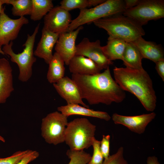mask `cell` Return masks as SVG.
Returning a JSON list of instances; mask_svg holds the SVG:
<instances>
[{
	"instance_id": "cell-8",
	"label": "cell",
	"mask_w": 164,
	"mask_h": 164,
	"mask_svg": "<svg viewBox=\"0 0 164 164\" xmlns=\"http://www.w3.org/2000/svg\"><path fill=\"white\" fill-rule=\"evenodd\" d=\"M122 14L142 26L150 21L164 17V0H141L138 5L126 10Z\"/></svg>"
},
{
	"instance_id": "cell-14",
	"label": "cell",
	"mask_w": 164,
	"mask_h": 164,
	"mask_svg": "<svg viewBox=\"0 0 164 164\" xmlns=\"http://www.w3.org/2000/svg\"><path fill=\"white\" fill-rule=\"evenodd\" d=\"M53 85L59 94L66 101L67 104H80L89 108V106L83 101L78 88L71 78L64 77Z\"/></svg>"
},
{
	"instance_id": "cell-22",
	"label": "cell",
	"mask_w": 164,
	"mask_h": 164,
	"mask_svg": "<svg viewBox=\"0 0 164 164\" xmlns=\"http://www.w3.org/2000/svg\"><path fill=\"white\" fill-rule=\"evenodd\" d=\"M140 52L132 43H127L122 60L126 67L135 69L143 68Z\"/></svg>"
},
{
	"instance_id": "cell-24",
	"label": "cell",
	"mask_w": 164,
	"mask_h": 164,
	"mask_svg": "<svg viewBox=\"0 0 164 164\" xmlns=\"http://www.w3.org/2000/svg\"><path fill=\"white\" fill-rule=\"evenodd\" d=\"M4 4L12 5V14L20 17L31 15L32 6V0H3Z\"/></svg>"
},
{
	"instance_id": "cell-30",
	"label": "cell",
	"mask_w": 164,
	"mask_h": 164,
	"mask_svg": "<svg viewBox=\"0 0 164 164\" xmlns=\"http://www.w3.org/2000/svg\"><path fill=\"white\" fill-rule=\"evenodd\" d=\"M111 136L110 135H103L100 141V149L104 159L107 158L110 155V144Z\"/></svg>"
},
{
	"instance_id": "cell-15",
	"label": "cell",
	"mask_w": 164,
	"mask_h": 164,
	"mask_svg": "<svg viewBox=\"0 0 164 164\" xmlns=\"http://www.w3.org/2000/svg\"><path fill=\"white\" fill-rule=\"evenodd\" d=\"M60 34L51 32L43 27L41 37L34 51V55L43 59L45 62L48 64L53 57V49Z\"/></svg>"
},
{
	"instance_id": "cell-4",
	"label": "cell",
	"mask_w": 164,
	"mask_h": 164,
	"mask_svg": "<svg viewBox=\"0 0 164 164\" xmlns=\"http://www.w3.org/2000/svg\"><path fill=\"white\" fill-rule=\"evenodd\" d=\"M96 130V126L87 118L74 119L68 123L64 142L70 149L84 150L92 145Z\"/></svg>"
},
{
	"instance_id": "cell-29",
	"label": "cell",
	"mask_w": 164,
	"mask_h": 164,
	"mask_svg": "<svg viewBox=\"0 0 164 164\" xmlns=\"http://www.w3.org/2000/svg\"><path fill=\"white\" fill-rule=\"evenodd\" d=\"M30 150L19 151L5 158H0V164H15L26 154Z\"/></svg>"
},
{
	"instance_id": "cell-9",
	"label": "cell",
	"mask_w": 164,
	"mask_h": 164,
	"mask_svg": "<svg viewBox=\"0 0 164 164\" xmlns=\"http://www.w3.org/2000/svg\"><path fill=\"white\" fill-rule=\"evenodd\" d=\"M5 7H2L0 15V53L3 55L2 46L9 44L18 37L22 26L29 22L28 19L24 16L13 19L5 12Z\"/></svg>"
},
{
	"instance_id": "cell-34",
	"label": "cell",
	"mask_w": 164,
	"mask_h": 164,
	"mask_svg": "<svg viewBox=\"0 0 164 164\" xmlns=\"http://www.w3.org/2000/svg\"><path fill=\"white\" fill-rule=\"evenodd\" d=\"M147 164H160L158 158L155 156H150L148 157L147 160Z\"/></svg>"
},
{
	"instance_id": "cell-28",
	"label": "cell",
	"mask_w": 164,
	"mask_h": 164,
	"mask_svg": "<svg viewBox=\"0 0 164 164\" xmlns=\"http://www.w3.org/2000/svg\"><path fill=\"white\" fill-rule=\"evenodd\" d=\"M100 141L93 139L92 145L93 149V154L90 161L87 164H101L104 159L100 148Z\"/></svg>"
},
{
	"instance_id": "cell-10",
	"label": "cell",
	"mask_w": 164,
	"mask_h": 164,
	"mask_svg": "<svg viewBox=\"0 0 164 164\" xmlns=\"http://www.w3.org/2000/svg\"><path fill=\"white\" fill-rule=\"evenodd\" d=\"M75 55L82 56L88 58L96 63L101 70L106 69L113 63L109 60L103 52L100 40L91 42L84 38L76 45Z\"/></svg>"
},
{
	"instance_id": "cell-16",
	"label": "cell",
	"mask_w": 164,
	"mask_h": 164,
	"mask_svg": "<svg viewBox=\"0 0 164 164\" xmlns=\"http://www.w3.org/2000/svg\"><path fill=\"white\" fill-rule=\"evenodd\" d=\"M12 71L8 60L0 59V104L5 103L14 91Z\"/></svg>"
},
{
	"instance_id": "cell-36",
	"label": "cell",
	"mask_w": 164,
	"mask_h": 164,
	"mask_svg": "<svg viewBox=\"0 0 164 164\" xmlns=\"http://www.w3.org/2000/svg\"><path fill=\"white\" fill-rule=\"evenodd\" d=\"M0 141L3 142H5V139L4 138L0 135Z\"/></svg>"
},
{
	"instance_id": "cell-25",
	"label": "cell",
	"mask_w": 164,
	"mask_h": 164,
	"mask_svg": "<svg viewBox=\"0 0 164 164\" xmlns=\"http://www.w3.org/2000/svg\"><path fill=\"white\" fill-rule=\"evenodd\" d=\"M105 0H63L60 2V6L69 11L78 9L80 10L91 6H96L101 4Z\"/></svg>"
},
{
	"instance_id": "cell-2",
	"label": "cell",
	"mask_w": 164,
	"mask_h": 164,
	"mask_svg": "<svg viewBox=\"0 0 164 164\" xmlns=\"http://www.w3.org/2000/svg\"><path fill=\"white\" fill-rule=\"evenodd\" d=\"M113 71L115 80L123 90L135 96L147 111L155 109L157 97L152 81L143 68L115 67Z\"/></svg>"
},
{
	"instance_id": "cell-13",
	"label": "cell",
	"mask_w": 164,
	"mask_h": 164,
	"mask_svg": "<svg viewBox=\"0 0 164 164\" xmlns=\"http://www.w3.org/2000/svg\"><path fill=\"white\" fill-rule=\"evenodd\" d=\"M156 114L152 112L149 114L127 116L114 113L112 119L116 124L126 127L131 131L138 134L143 133L147 125L155 118Z\"/></svg>"
},
{
	"instance_id": "cell-21",
	"label": "cell",
	"mask_w": 164,
	"mask_h": 164,
	"mask_svg": "<svg viewBox=\"0 0 164 164\" xmlns=\"http://www.w3.org/2000/svg\"><path fill=\"white\" fill-rule=\"evenodd\" d=\"M64 64L61 57L56 52H55L48 64L47 78L50 83H55L64 77Z\"/></svg>"
},
{
	"instance_id": "cell-26",
	"label": "cell",
	"mask_w": 164,
	"mask_h": 164,
	"mask_svg": "<svg viewBox=\"0 0 164 164\" xmlns=\"http://www.w3.org/2000/svg\"><path fill=\"white\" fill-rule=\"evenodd\" d=\"M66 154L70 159L68 164H87L90 161L91 156L84 150H68Z\"/></svg>"
},
{
	"instance_id": "cell-32",
	"label": "cell",
	"mask_w": 164,
	"mask_h": 164,
	"mask_svg": "<svg viewBox=\"0 0 164 164\" xmlns=\"http://www.w3.org/2000/svg\"><path fill=\"white\" fill-rule=\"evenodd\" d=\"M155 68L159 75L164 81V59L160 60L156 63Z\"/></svg>"
},
{
	"instance_id": "cell-6",
	"label": "cell",
	"mask_w": 164,
	"mask_h": 164,
	"mask_svg": "<svg viewBox=\"0 0 164 164\" xmlns=\"http://www.w3.org/2000/svg\"><path fill=\"white\" fill-rule=\"evenodd\" d=\"M126 10L124 0H106L94 7L80 10L77 17L72 20L66 32L103 18L122 13Z\"/></svg>"
},
{
	"instance_id": "cell-20",
	"label": "cell",
	"mask_w": 164,
	"mask_h": 164,
	"mask_svg": "<svg viewBox=\"0 0 164 164\" xmlns=\"http://www.w3.org/2000/svg\"><path fill=\"white\" fill-rule=\"evenodd\" d=\"M124 41L117 38L108 39L107 44L101 46L102 50L110 61L122 60L127 43Z\"/></svg>"
},
{
	"instance_id": "cell-27",
	"label": "cell",
	"mask_w": 164,
	"mask_h": 164,
	"mask_svg": "<svg viewBox=\"0 0 164 164\" xmlns=\"http://www.w3.org/2000/svg\"><path fill=\"white\" fill-rule=\"evenodd\" d=\"M124 148L120 147L114 154L105 159L101 164H129L124 157Z\"/></svg>"
},
{
	"instance_id": "cell-31",
	"label": "cell",
	"mask_w": 164,
	"mask_h": 164,
	"mask_svg": "<svg viewBox=\"0 0 164 164\" xmlns=\"http://www.w3.org/2000/svg\"><path fill=\"white\" fill-rule=\"evenodd\" d=\"M39 155V153L37 151L30 150L29 152L15 164H28L37 158Z\"/></svg>"
},
{
	"instance_id": "cell-35",
	"label": "cell",
	"mask_w": 164,
	"mask_h": 164,
	"mask_svg": "<svg viewBox=\"0 0 164 164\" xmlns=\"http://www.w3.org/2000/svg\"><path fill=\"white\" fill-rule=\"evenodd\" d=\"M4 4L3 0H0V15L1 14V11L2 8L3 7L2 6L3 4Z\"/></svg>"
},
{
	"instance_id": "cell-33",
	"label": "cell",
	"mask_w": 164,
	"mask_h": 164,
	"mask_svg": "<svg viewBox=\"0 0 164 164\" xmlns=\"http://www.w3.org/2000/svg\"><path fill=\"white\" fill-rule=\"evenodd\" d=\"M141 0H124L126 10L129 9L137 6Z\"/></svg>"
},
{
	"instance_id": "cell-18",
	"label": "cell",
	"mask_w": 164,
	"mask_h": 164,
	"mask_svg": "<svg viewBox=\"0 0 164 164\" xmlns=\"http://www.w3.org/2000/svg\"><path fill=\"white\" fill-rule=\"evenodd\" d=\"M131 43L138 49L143 58L148 59L155 63L164 59L163 50L160 45L146 41L142 37Z\"/></svg>"
},
{
	"instance_id": "cell-12",
	"label": "cell",
	"mask_w": 164,
	"mask_h": 164,
	"mask_svg": "<svg viewBox=\"0 0 164 164\" xmlns=\"http://www.w3.org/2000/svg\"><path fill=\"white\" fill-rule=\"evenodd\" d=\"M83 28V26H81L74 30L64 32L60 34L55 50L67 65H68L70 60L75 55L76 39L80 31Z\"/></svg>"
},
{
	"instance_id": "cell-11",
	"label": "cell",
	"mask_w": 164,
	"mask_h": 164,
	"mask_svg": "<svg viewBox=\"0 0 164 164\" xmlns=\"http://www.w3.org/2000/svg\"><path fill=\"white\" fill-rule=\"evenodd\" d=\"M69 12L60 6L53 7L44 17L43 27L53 32H66L71 22Z\"/></svg>"
},
{
	"instance_id": "cell-1",
	"label": "cell",
	"mask_w": 164,
	"mask_h": 164,
	"mask_svg": "<svg viewBox=\"0 0 164 164\" xmlns=\"http://www.w3.org/2000/svg\"><path fill=\"white\" fill-rule=\"evenodd\" d=\"M71 79L78 87L82 98L90 105L119 103L126 97L125 91L112 77L109 67L95 75L72 74Z\"/></svg>"
},
{
	"instance_id": "cell-23",
	"label": "cell",
	"mask_w": 164,
	"mask_h": 164,
	"mask_svg": "<svg viewBox=\"0 0 164 164\" xmlns=\"http://www.w3.org/2000/svg\"><path fill=\"white\" fill-rule=\"evenodd\" d=\"M32 2L30 18L33 21L41 20L53 8L51 0H32Z\"/></svg>"
},
{
	"instance_id": "cell-17",
	"label": "cell",
	"mask_w": 164,
	"mask_h": 164,
	"mask_svg": "<svg viewBox=\"0 0 164 164\" xmlns=\"http://www.w3.org/2000/svg\"><path fill=\"white\" fill-rule=\"evenodd\" d=\"M72 74L93 75L101 73V69L91 59L80 55L74 56L68 64Z\"/></svg>"
},
{
	"instance_id": "cell-19",
	"label": "cell",
	"mask_w": 164,
	"mask_h": 164,
	"mask_svg": "<svg viewBox=\"0 0 164 164\" xmlns=\"http://www.w3.org/2000/svg\"><path fill=\"white\" fill-rule=\"evenodd\" d=\"M57 110L67 117L71 115H78L95 117L106 121H109L111 118L106 112L95 111L77 104H67L58 107Z\"/></svg>"
},
{
	"instance_id": "cell-7",
	"label": "cell",
	"mask_w": 164,
	"mask_h": 164,
	"mask_svg": "<svg viewBox=\"0 0 164 164\" xmlns=\"http://www.w3.org/2000/svg\"><path fill=\"white\" fill-rule=\"evenodd\" d=\"M68 117L58 111L48 114L42 119L41 135L48 143L56 145L64 142Z\"/></svg>"
},
{
	"instance_id": "cell-3",
	"label": "cell",
	"mask_w": 164,
	"mask_h": 164,
	"mask_svg": "<svg viewBox=\"0 0 164 164\" xmlns=\"http://www.w3.org/2000/svg\"><path fill=\"white\" fill-rule=\"evenodd\" d=\"M93 22L97 27L107 32L109 35L108 39L117 38L131 43L145 34L142 26L123 14L103 18Z\"/></svg>"
},
{
	"instance_id": "cell-5",
	"label": "cell",
	"mask_w": 164,
	"mask_h": 164,
	"mask_svg": "<svg viewBox=\"0 0 164 164\" xmlns=\"http://www.w3.org/2000/svg\"><path fill=\"white\" fill-rule=\"evenodd\" d=\"M39 25V23L38 24L31 35L28 34L27 39L22 45L25 47L22 52L16 54L13 51L12 41L3 46L2 49L5 54L10 56L11 61L18 65L19 71V79L22 82H27L31 78L32 74V67L36 60L34 56L33 49Z\"/></svg>"
}]
</instances>
